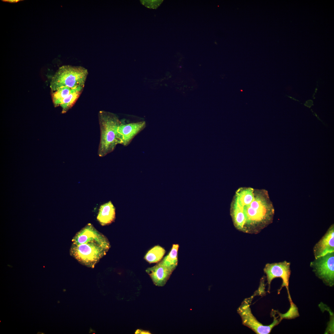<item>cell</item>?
Returning a JSON list of instances; mask_svg holds the SVG:
<instances>
[{
	"mask_svg": "<svg viewBox=\"0 0 334 334\" xmlns=\"http://www.w3.org/2000/svg\"><path fill=\"white\" fill-rule=\"evenodd\" d=\"M135 334H151L150 332L141 329H138L135 332Z\"/></svg>",
	"mask_w": 334,
	"mask_h": 334,
	"instance_id": "cell-17",
	"label": "cell"
},
{
	"mask_svg": "<svg viewBox=\"0 0 334 334\" xmlns=\"http://www.w3.org/2000/svg\"><path fill=\"white\" fill-rule=\"evenodd\" d=\"M310 266L316 276L327 285L334 283V252L315 258Z\"/></svg>",
	"mask_w": 334,
	"mask_h": 334,
	"instance_id": "cell-6",
	"label": "cell"
},
{
	"mask_svg": "<svg viewBox=\"0 0 334 334\" xmlns=\"http://www.w3.org/2000/svg\"><path fill=\"white\" fill-rule=\"evenodd\" d=\"M2 1H3V2H9V3H17V2H19L20 1H23V0H2Z\"/></svg>",
	"mask_w": 334,
	"mask_h": 334,
	"instance_id": "cell-18",
	"label": "cell"
},
{
	"mask_svg": "<svg viewBox=\"0 0 334 334\" xmlns=\"http://www.w3.org/2000/svg\"><path fill=\"white\" fill-rule=\"evenodd\" d=\"M255 295L254 293L251 297L244 299L238 308V313L241 318L243 324L251 329L256 333L269 334L272 328L277 325L282 319L280 318V319H277L274 317L272 323L267 326L263 325L259 322L252 314L250 307V303Z\"/></svg>",
	"mask_w": 334,
	"mask_h": 334,
	"instance_id": "cell-5",
	"label": "cell"
},
{
	"mask_svg": "<svg viewBox=\"0 0 334 334\" xmlns=\"http://www.w3.org/2000/svg\"><path fill=\"white\" fill-rule=\"evenodd\" d=\"M179 247L178 244H173L169 252L161 260L164 265L173 271L175 269L178 264Z\"/></svg>",
	"mask_w": 334,
	"mask_h": 334,
	"instance_id": "cell-13",
	"label": "cell"
},
{
	"mask_svg": "<svg viewBox=\"0 0 334 334\" xmlns=\"http://www.w3.org/2000/svg\"><path fill=\"white\" fill-rule=\"evenodd\" d=\"M98 118L101 135L98 154L103 157L121 144L118 129L122 122L115 114L104 111L99 112Z\"/></svg>",
	"mask_w": 334,
	"mask_h": 334,
	"instance_id": "cell-3",
	"label": "cell"
},
{
	"mask_svg": "<svg viewBox=\"0 0 334 334\" xmlns=\"http://www.w3.org/2000/svg\"><path fill=\"white\" fill-rule=\"evenodd\" d=\"M115 219V208L111 201L100 206L97 219L101 225L110 224Z\"/></svg>",
	"mask_w": 334,
	"mask_h": 334,
	"instance_id": "cell-11",
	"label": "cell"
},
{
	"mask_svg": "<svg viewBox=\"0 0 334 334\" xmlns=\"http://www.w3.org/2000/svg\"><path fill=\"white\" fill-rule=\"evenodd\" d=\"M146 124L145 121L126 124L121 123L118 129L120 144L127 146L134 137L144 128Z\"/></svg>",
	"mask_w": 334,
	"mask_h": 334,
	"instance_id": "cell-9",
	"label": "cell"
},
{
	"mask_svg": "<svg viewBox=\"0 0 334 334\" xmlns=\"http://www.w3.org/2000/svg\"><path fill=\"white\" fill-rule=\"evenodd\" d=\"M274 209L267 191L249 187L239 188L230 208L233 225L238 231L256 234L272 223Z\"/></svg>",
	"mask_w": 334,
	"mask_h": 334,
	"instance_id": "cell-1",
	"label": "cell"
},
{
	"mask_svg": "<svg viewBox=\"0 0 334 334\" xmlns=\"http://www.w3.org/2000/svg\"><path fill=\"white\" fill-rule=\"evenodd\" d=\"M72 241L71 255L82 264L92 268L110 247L106 237L91 223L77 232Z\"/></svg>",
	"mask_w": 334,
	"mask_h": 334,
	"instance_id": "cell-2",
	"label": "cell"
},
{
	"mask_svg": "<svg viewBox=\"0 0 334 334\" xmlns=\"http://www.w3.org/2000/svg\"><path fill=\"white\" fill-rule=\"evenodd\" d=\"M84 87L79 86L72 88L70 94L63 100L60 106L62 113H64L71 109L76 102L81 94Z\"/></svg>",
	"mask_w": 334,
	"mask_h": 334,
	"instance_id": "cell-12",
	"label": "cell"
},
{
	"mask_svg": "<svg viewBox=\"0 0 334 334\" xmlns=\"http://www.w3.org/2000/svg\"><path fill=\"white\" fill-rule=\"evenodd\" d=\"M290 263L286 261L278 263H268L263 269L264 273L266 274L268 283V291H269L271 282L274 279L277 277L281 278L282 280V284L280 291L282 287L285 286L287 289L290 304L293 303L289 290V280L291 274Z\"/></svg>",
	"mask_w": 334,
	"mask_h": 334,
	"instance_id": "cell-7",
	"label": "cell"
},
{
	"mask_svg": "<svg viewBox=\"0 0 334 334\" xmlns=\"http://www.w3.org/2000/svg\"><path fill=\"white\" fill-rule=\"evenodd\" d=\"M71 89L68 86H64L53 92L52 97L55 107L60 106L63 100L70 94Z\"/></svg>",
	"mask_w": 334,
	"mask_h": 334,
	"instance_id": "cell-15",
	"label": "cell"
},
{
	"mask_svg": "<svg viewBox=\"0 0 334 334\" xmlns=\"http://www.w3.org/2000/svg\"><path fill=\"white\" fill-rule=\"evenodd\" d=\"M165 252L163 247L159 245L156 246L147 252L144 259L149 263H156L161 260Z\"/></svg>",
	"mask_w": 334,
	"mask_h": 334,
	"instance_id": "cell-14",
	"label": "cell"
},
{
	"mask_svg": "<svg viewBox=\"0 0 334 334\" xmlns=\"http://www.w3.org/2000/svg\"><path fill=\"white\" fill-rule=\"evenodd\" d=\"M146 271L154 284L158 286H164L173 272L161 261L155 266L148 268Z\"/></svg>",
	"mask_w": 334,
	"mask_h": 334,
	"instance_id": "cell-10",
	"label": "cell"
},
{
	"mask_svg": "<svg viewBox=\"0 0 334 334\" xmlns=\"http://www.w3.org/2000/svg\"><path fill=\"white\" fill-rule=\"evenodd\" d=\"M88 74L87 70L81 66H62L52 79L50 85L51 90L53 92L64 86L71 88L84 87Z\"/></svg>",
	"mask_w": 334,
	"mask_h": 334,
	"instance_id": "cell-4",
	"label": "cell"
},
{
	"mask_svg": "<svg viewBox=\"0 0 334 334\" xmlns=\"http://www.w3.org/2000/svg\"><path fill=\"white\" fill-rule=\"evenodd\" d=\"M163 1L160 0H141L142 4L148 8L155 9Z\"/></svg>",
	"mask_w": 334,
	"mask_h": 334,
	"instance_id": "cell-16",
	"label": "cell"
},
{
	"mask_svg": "<svg viewBox=\"0 0 334 334\" xmlns=\"http://www.w3.org/2000/svg\"><path fill=\"white\" fill-rule=\"evenodd\" d=\"M315 258L334 252V225L332 224L313 248Z\"/></svg>",
	"mask_w": 334,
	"mask_h": 334,
	"instance_id": "cell-8",
	"label": "cell"
}]
</instances>
